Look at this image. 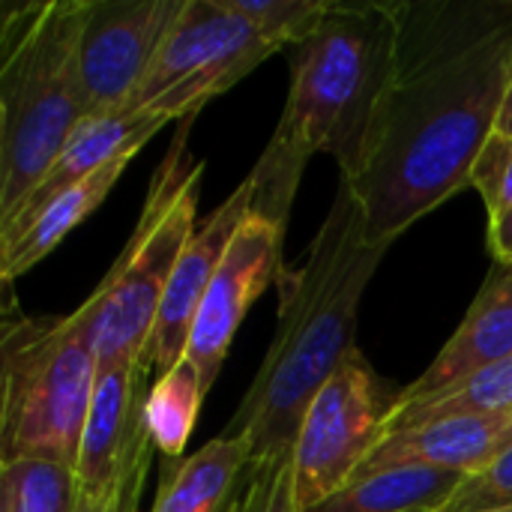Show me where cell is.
Returning <instances> with one entry per match:
<instances>
[{
    "mask_svg": "<svg viewBox=\"0 0 512 512\" xmlns=\"http://www.w3.org/2000/svg\"><path fill=\"white\" fill-rule=\"evenodd\" d=\"M165 123H168L165 117L150 114V111H135V114L117 111V114L87 117L72 132V138L66 141V147L60 150V156L54 159V165L48 168V174L36 186V192L0 228V246L9 243V240H15L57 195H63L75 183L87 180L90 174H96L99 168H105L111 159H117L123 153H138Z\"/></svg>",
    "mask_w": 512,
    "mask_h": 512,
    "instance_id": "15",
    "label": "cell"
},
{
    "mask_svg": "<svg viewBox=\"0 0 512 512\" xmlns=\"http://www.w3.org/2000/svg\"><path fill=\"white\" fill-rule=\"evenodd\" d=\"M512 357V264H495L465 321L432 360V366L408 387L399 405L438 396L459 381Z\"/></svg>",
    "mask_w": 512,
    "mask_h": 512,
    "instance_id": "14",
    "label": "cell"
},
{
    "mask_svg": "<svg viewBox=\"0 0 512 512\" xmlns=\"http://www.w3.org/2000/svg\"><path fill=\"white\" fill-rule=\"evenodd\" d=\"M498 512H512V510H498Z\"/></svg>",
    "mask_w": 512,
    "mask_h": 512,
    "instance_id": "29",
    "label": "cell"
},
{
    "mask_svg": "<svg viewBox=\"0 0 512 512\" xmlns=\"http://www.w3.org/2000/svg\"><path fill=\"white\" fill-rule=\"evenodd\" d=\"M402 390L384 381L354 348L309 405L294 444V492L300 512L348 486L384 441Z\"/></svg>",
    "mask_w": 512,
    "mask_h": 512,
    "instance_id": "8",
    "label": "cell"
},
{
    "mask_svg": "<svg viewBox=\"0 0 512 512\" xmlns=\"http://www.w3.org/2000/svg\"><path fill=\"white\" fill-rule=\"evenodd\" d=\"M512 84V0H402L396 63L363 162L342 177L390 246L471 186Z\"/></svg>",
    "mask_w": 512,
    "mask_h": 512,
    "instance_id": "1",
    "label": "cell"
},
{
    "mask_svg": "<svg viewBox=\"0 0 512 512\" xmlns=\"http://www.w3.org/2000/svg\"><path fill=\"white\" fill-rule=\"evenodd\" d=\"M150 378L153 369L147 360L123 369H99L75 465L81 498L108 495L138 453L153 444L144 420Z\"/></svg>",
    "mask_w": 512,
    "mask_h": 512,
    "instance_id": "12",
    "label": "cell"
},
{
    "mask_svg": "<svg viewBox=\"0 0 512 512\" xmlns=\"http://www.w3.org/2000/svg\"><path fill=\"white\" fill-rule=\"evenodd\" d=\"M204 396L207 390L201 384V375L186 357L171 372L153 381L144 420H147L150 441L162 459H183V450L198 423Z\"/></svg>",
    "mask_w": 512,
    "mask_h": 512,
    "instance_id": "20",
    "label": "cell"
},
{
    "mask_svg": "<svg viewBox=\"0 0 512 512\" xmlns=\"http://www.w3.org/2000/svg\"><path fill=\"white\" fill-rule=\"evenodd\" d=\"M90 0L6 6L0 24V228L87 120L78 45Z\"/></svg>",
    "mask_w": 512,
    "mask_h": 512,
    "instance_id": "4",
    "label": "cell"
},
{
    "mask_svg": "<svg viewBox=\"0 0 512 512\" xmlns=\"http://www.w3.org/2000/svg\"><path fill=\"white\" fill-rule=\"evenodd\" d=\"M78 477L72 465L48 459L0 462V512H75Z\"/></svg>",
    "mask_w": 512,
    "mask_h": 512,
    "instance_id": "21",
    "label": "cell"
},
{
    "mask_svg": "<svg viewBox=\"0 0 512 512\" xmlns=\"http://www.w3.org/2000/svg\"><path fill=\"white\" fill-rule=\"evenodd\" d=\"M512 411V357L495 363L456 387L429 396L423 402L399 405L393 420L387 423V435H399L426 423L450 420V417H486V414H510Z\"/></svg>",
    "mask_w": 512,
    "mask_h": 512,
    "instance_id": "19",
    "label": "cell"
},
{
    "mask_svg": "<svg viewBox=\"0 0 512 512\" xmlns=\"http://www.w3.org/2000/svg\"><path fill=\"white\" fill-rule=\"evenodd\" d=\"M399 18L402 0H330L318 24L291 45L288 102L249 174L252 213L288 225L303 168L315 153H330L339 177L357 174L393 78Z\"/></svg>",
    "mask_w": 512,
    "mask_h": 512,
    "instance_id": "3",
    "label": "cell"
},
{
    "mask_svg": "<svg viewBox=\"0 0 512 512\" xmlns=\"http://www.w3.org/2000/svg\"><path fill=\"white\" fill-rule=\"evenodd\" d=\"M489 249L498 264H512V207L498 219H489Z\"/></svg>",
    "mask_w": 512,
    "mask_h": 512,
    "instance_id": "27",
    "label": "cell"
},
{
    "mask_svg": "<svg viewBox=\"0 0 512 512\" xmlns=\"http://www.w3.org/2000/svg\"><path fill=\"white\" fill-rule=\"evenodd\" d=\"M390 246L369 243L363 210L339 177L336 198L300 267L279 273V321L264 363L225 435L249 444V465L294 453L303 417L357 348V315Z\"/></svg>",
    "mask_w": 512,
    "mask_h": 512,
    "instance_id": "2",
    "label": "cell"
},
{
    "mask_svg": "<svg viewBox=\"0 0 512 512\" xmlns=\"http://www.w3.org/2000/svg\"><path fill=\"white\" fill-rule=\"evenodd\" d=\"M96 378L93 321L84 303L66 318H9L0 462L48 459L75 468Z\"/></svg>",
    "mask_w": 512,
    "mask_h": 512,
    "instance_id": "5",
    "label": "cell"
},
{
    "mask_svg": "<svg viewBox=\"0 0 512 512\" xmlns=\"http://www.w3.org/2000/svg\"><path fill=\"white\" fill-rule=\"evenodd\" d=\"M471 186L483 195L489 219H498L512 207V135H492L480 150Z\"/></svg>",
    "mask_w": 512,
    "mask_h": 512,
    "instance_id": "25",
    "label": "cell"
},
{
    "mask_svg": "<svg viewBox=\"0 0 512 512\" xmlns=\"http://www.w3.org/2000/svg\"><path fill=\"white\" fill-rule=\"evenodd\" d=\"M153 444L144 447L138 453V459L126 468V474L120 477V483L102 495V498H81L78 495V510L75 512H138L141 510V492H144V480L150 471V459H153Z\"/></svg>",
    "mask_w": 512,
    "mask_h": 512,
    "instance_id": "26",
    "label": "cell"
},
{
    "mask_svg": "<svg viewBox=\"0 0 512 512\" xmlns=\"http://www.w3.org/2000/svg\"><path fill=\"white\" fill-rule=\"evenodd\" d=\"M132 156L135 153H123V156L111 159L105 168H99L87 180H81L72 189H66L63 195H57L15 240L3 243L0 246V276H3V285H9L15 276H24L51 249H57L66 240V234H72V228H78L108 198L111 186L120 180V174L126 171Z\"/></svg>",
    "mask_w": 512,
    "mask_h": 512,
    "instance_id": "17",
    "label": "cell"
},
{
    "mask_svg": "<svg viewBox=\"0 0 512 512\" xmlns=\"http://www.w3.org/2000/svg\"><path fill=\"white\" fill-rule=\"evenodd\" d=\"M498 135H512V84L507 90V99H504V108H501V117H498Z\"/></svg>",
    "mask_w": 512,
    "mask_h": 512,
    "instance_id": "28",
    "label": "cell"
},
{
    "mask_svg": "<svg viewBox=\"0 0 512 512\" xmlns=\"http://www.w3.org/2000/svg\"><path fill=\"white\" fill-rule=\"evenodd\" d=\"M276 51L228 0H186L126 114L192 120Z\"/></svg>",
    "mask_w": 512,
    "mask_h": 512,
    "instance_id": "7",
    "label": "cell"
},
{
    "mask_svg": "<svg viewBox=\"0 0 512 512\" xmlns=\"http://www.w3.org/2000/svg\"><path fill=\"white\" fill-rule=\"evenodd\" d=\"M261 39L276 48H291L300 42L324 15L330 0H228Z\"/></svg>",
    "mask_w": 512,
    "mask_h": 512,
    "instance_id": "22",
    "label": "cell"
},
{
    "mask_svg": "<svg viewBox=\"0 0 512 512\" xmlns=\"http://www.w3.org/2000/svg\"><path fill=\"white\" fill-rule=\"evenodd\" d=\"M462 480L465 474L441 468H393L351 480L306 512H438Z\"/></svg>",
    "mask_w": 512,
    "mask_h": 512,
    "instance_id": "18",
    "label": "cell"
},
{
    "mask_svg": "<svg viewBox=\"0 0 512 512\" xmlns=\"http://www.w3.org/2000/svg\"><path fill=\"white\" fill-rule=\"evenodd\" d=\"M512 510V447L480 474L462 480L456 495L438 512H498Z\"/></svg>",
    "mask_w": 512,
    "mask_h": 512,
    "instance_id": "24",
    "label": "cell"
},
{
    "mask_svg": "<svg viewBox=\"0 0 512 512\" xmlns=\"http://www.w3.org/2000/svg\"><path fill=\"white\" fill-rule=\"evenodd\" d=\"M231 512H300L294 492V453L249 465L246 486L237 492Z\"/></svg>",
    "mask_w": 512,
    "mask_h": 512,
    "instance_id": "23",
    "label": "cell"
},
{
    "mask_svg": "<svg viewBox=\"0 0 512 512\" xmlns=\"http://www.w3.org/2000/svg\"><path fill=\"white\" fill-rule=\"evenodd\" d=\"M153 512H231L240 477L249 471V444L222 435L186 459H162Z\"/></svg>",
    "mask_w": 512,
    "mask_h": 512,
    "instance_id": "16",
    "label": "cell"
},
{
    "mask_svg": "<svg viewBox=\"0 0 512 512\" xmlns=\"http://www.w3.org/2000/svg\"><path fill=\"white\" fill-rule=\"evenodd\" d=\"M186 120L171 153L159 165L141 219L120 258L84 300L93 321L99 369H123L144 360L168 279L195 234L204 165L186 156Z\"/></svg>",
    "mask_w": 512,
    "mask_h": 512,
    "instance_id": "6",
    "label": "cell"
},
{
    "mask_svg": "<svg viewBox=\"0 0 512 512\" xmlns=\"http://www.w3.org/2000/svg\"><path fill=\"white\" fill-rule=\"evenodd\" d=\"M186 0H90L78 45V87L87 117L132 105Z\"/></svg>",
    "mask_w": 512,
    "mask_h": 512,
    "instance_id": "9",
    "label": "cell"
},
{
    "mask_svg": "<svg viewBox=\"0 0 512 512\" xmlns=\"http://www.w3.org/2000/svg\"><path fill=\"white\" fill-rule=\"evenodd\" d=\"M252 213V183L249 177L207 216V222L201 228H195V234L189 237L159 306V318L147 345V366L153 369L156 378H162L165 372H171L189 348V336L201 309V300L237 234V228L246 222V216Z\"/></svg>",
    "mask_w": 512,
    "mask_h": 512,
    "instance_id": "11",
    "label": "cell"
},
{
    "mask_svg": "<svg viewBox=\"0 0 512 512\" xmlns=\"http://www.w3.org/2000/svg\"><path fill=\"white\" fill-rule=\"evenodd\" d=\"M288 225L249 213L237 228L192 327L186 360L198 369L204 390L216 384L228 348L249 306L282 273V237Z\"/></svg>",
    "mask_w": 512,
    "mask_h": 512,
    "instance_id": "10",
    "label": "cell"
},
{
    "mask_svg": "<svg viewBox=\"0 0 512 512\" xmlns=\"http://www.w3.org/2000/svg\"><path fill=\"white\" fill-rule=\"evenodd\" d=\"M510 447L512 411L486 417H450L387 435L360 465L354 480L393 468H441L471 477L489 468Z\"/></svg>",
    "mask_w": 512,
    "mask_h": 512,
    "instance_id": "13",
    "label": "cell"
}]
</instances>
